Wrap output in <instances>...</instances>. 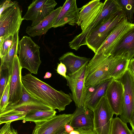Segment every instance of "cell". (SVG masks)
<instances>
[{
  "label": "cell",
  "instance_id": "6da1fadb",
  "mask_svg": "<svg viewBox=\"0 0 134 134\" xmlns=\"http://www.w3.org/2000/svg\"><path fill=\"white\" fill-rule=\"evenodd\" d=\"M22 84L32 96L59 112L64 111L72 102L69 94L57 91L31 73L22 76Z\"/></svg>",
  "mask_w": 134,
  "mask_h": 134
},
{
  "label": "cell",
  "instance_id": "7a4b0ae2",
  "mask_svg": "<svg viewBox=\"0 0 134 134\" xmlns=\"http://www.w3.org/2000/svg\"><path fill=\"white\" fill-rule=\"evenodd\" d=\"M126 17L120 10L114 14L106 21L93 30L86 40V45L96 54L114 29Z\"/></svg>",
  "mask_w": 134,
  "mask_h": 134
},
{
  "label": "cell",
  "instance_id": "3957f363",
  "mask_svg": "<svg viewBox=\"0 0 134 134\" xmlns=\"http://www.w3.org/2000/svg\"><path fill=\"white\" fill-rule=\"evenodd\" d=\"M18 51L19 62L22 68L28 70L31 73L37 74L41 63L40 59V47L30 37L24 36L19 42Z\"/></svg>",
  "mask_w": 134,
  "mask_h": 134
},
{
  "label": "cell",
  "instance_id": "277c9868",
  "mask_svg": "<svg viewBox=\"0 0 134 134\" xmlns=\"http://www.w3.org/2000/svg\"><path fill=\"white\" fill-rule=\"evenodd\" d=\"M111 55L96 53L87 65L85 84L86 88L111 78L108 71Z\"/></svg>",
  "mask_w": 134,
  "mask_h": 134
},
{
  "label": "cell",
  "instance_id": "5b68a950",
  "mask_svg": "<svg viewBox=\"0 0 134 134\" xmlns=\"http://www.w3.org/2000/svg\"><path fill=\"white\" fill-rule=\"evenodd\" d=\"M103 3L102 10L95 20L86 29L76 36L69 43L71 48L77 51L82 46L86 45V38L91 31L105 23L114 14L120 10L115 0H106Z\"/></svg>",
  "mask_w": 134,
  "mask_h": 134
},
{
  "label": "cell",
  "instance_id": "8992f818",
  "mask_svg": "<svg viewBox=\"0 0 134 134\" xmlns=\"http://www.w3.org/2000/svg\"><path fill=\"white\" fill-rule=\"evenodd\" d=\"M22 10L18 3L7 8L0 14V40L19 31L22 21Z\"/></svg>",
  "mask_w": 134,
  "mask_h": 134
},
{
  "label": "cell",
  "instance_id": "52a82bcc",
  "mask_svg": "<svg viewBox=\"0 0 134 134\" xmlns=\"http://www.w3.org/2000/svg\"><path fill=\"white\" fill-rule=\"evenodd\" d=\"M94 129L97 134H110L114 114L105 95L93 111Z\"/></svg>",
  "mask_w": 134,
  "mask_h": 134
},
{
  "label": "cell",
  "instance_id": "ba28073f",
  "mask_svg": "<svg viewBox=\"0 0 134 134\" xmlns=\"http://www.w3.org/2000/svg\"><path fill=\"white\" fill-rule=\"evenodd\" d=\"M88 64L83 65L74 73L66 75L67 85L71 91L69 95L76 107L84 105L86 90L85 82Z\"/></svg>",
  "mask_w": 134,
  "mask_h": 134
},
{
  "label": "cell",
  "instance_id": "9c48e42d",
  "mask_svg": "<svg viewBox=\"0 0 134 134\" xmlns=\"http://www.w3.org/2000/svg\"><path fill=\"white\" fill-rule=\"evenodd\" d=\"M123 85L124 101L121 114L119 116L126 123H129L134 112V78L127 69L116 79Z\"/></svg>",
  "mask_w": 134,
  "mask_h": 134
},
{
  "label": "cell",
  "instance_id": "30bf717a",
  "mask_svg": "<svg viewBox=\"0 0 134 134\" xmlns=\"http://www.w3.org/2000/svg\"><path fill=\"white\" fill-rule=\"evenodd\" d=\"M23 94L20 100L16 103L8 105L0 115L10 112L28 113L35 110H49L51 108L34 97L26 90L23 85Z\"/></svg>",
  "mask_w": 134,
  "mask_h": 134
},
{
  "label": "cell",
  "instance_id": "8fae6325",
  "mask_svg": "<svg viewBox=\"0 0 134 134\" xmlns=\"http://www.w3.org/2000/svg\"><path fill=\"white\" fill-rule=\"evenodd\" d=\"M57 4L54 0H33L23 19L32 21L31 27L36 26L54 10Z\"/></svg>",
  "mask_w": 134,
  "mask_h": 134
},
{
  "label": "cell",
  "instance_id": "7c38bea8",
  "mask_svg": "<svg viewBox=\"0 0 134 134\" xmlns=\"http://www.w3.org/2000/svg\"><path fill=\"white\" fill-rule=\"evenodd\" d=\"M72 114H64L53 116L44 121L35 123L32 134H57L70 123Z\"/></svg>",
  "mask_w": 134,
  "mask_h": 134
},
{
  "label": "cell",
  "instance_id": "4fadbf2b",
  "mask_svg": "<svg viewBox=\"0 0 134 134\" xmlns=\"http://www.w3.org/2000/svg\"><path fill=\"white\" fill-rule=\"evenodd\" d=\"M22 69L16 55L14 58L11 74L8 105L18 102L23 95Z\"/></svg>",
  "mask_w": 134,
  "mask_h": 134
},
{
  "label": "cell",
  "instance_id": "5bb4252c",
  "mask_svg": "<svg viewBox=\"0 0 134 134\" xmlns=\"http://www.w3.org/2000/svg\"><path fill=\"white\" fill-rule=\"evenodd\" d=\"M79 10L76 0H66L52 27L63 26L67 24L72 26L77 24L79 18Z\"/></svg>",
  "mask_w": 134,
  "mask_h": 134
},
{
  "label": "cell",
  "instance_id": "9a60e30c",
  "mask_svg": "<svg viewBox=\"0 0 134 134\" xmlns=\"http://www.w3.org/2000/svg\"><path fill=\"white\" fill-rule=\"evenodd\" d=\"M103 3L100 0H93L79 8V17L77 24L85 31L100 14Z\"/></svg>",
  "mask_w": 134,
  "mask_h": 134
},
{
  "label": "cell",
  "instance_id": "2e32d148",
  "mask_svg": "<svg viewBox=\"0 0 134 134\" xmlns=\"http://www.w3.org/2000/svg\"><path fill=\"white\" fill-rule=\"evenodd\" d=\"M105 96L110 106L116 116L122 113L124 101V89L119 81L114 79L109 86Z\"/></svg>",
  "mask_w": 134,
  "mask_h": 134
},
{
  "label": "cell",
  "instance_id": "e0dca14e",
  "mask_svg": "<svg viewBox=\"0 0 134 134\" xmlns=\"http://www.w3.org/2000/svg\"><path fill=\"white\" fill-rule=\"evenodd\" d=\"M134 26V24L128 21L126 18L115 28L107 38L96 53H101L106 56L110 54L114 47L123 35Z\"/></svg>",
  "mask_w": 134,
  "mask_h": 134
},
{
  "label": "cell",
  "instance_id": "ac0fdd59",
  "mask_svg": "<svg viewBox=\"0 0 134 134\" xmlns=\"http://www.w3.org/2000/svg\"><path fill=\"white\" fill-rule=\"evenodd\" d=\"M110 55L124 56L130 61L134 57V26L128 30L116 43Z\"/></svg>",
  "mask_w": 134,
  "mask_h": 134
},
{
  "label": "cell",
  "instance_id": "d6986e66",
  "mask_svg": "<svg viewBox=\"0 0 134 134\" xmlns=\"http://www.w3.org/2000/svg\"><path fill=\"white\" fill-rule=\"evenodd\" d=\"M114 79L111 78L86 88L84 106L93 111Z\"/></svg>",
  "mask_w": 134,
  "mask_h": 134
},
{
  "label": "cell",
  "instance_id": "ffe728a7",
  "mask_svg": "<svg viewBox=\"0 0 134 134\" xmlns=\"http://www.w3.org/2000/svg\"><path fill=\"white\" fill-rule=\"evenodd\" d=\"M69 124L74 129H93V111L84 105L76 107Z\"/></svg>",
  "mask_w": 134,
  "mask_h": 134
},
{
  "label": "cell",
  "instance_id": "44dd1931",
  "mask_svg": "<svg viewBox=\"0 0 134 134\" xmlns=\"http://www.w3.org/2000/svg\"><path fill=\"white\" fill-rule=\"evenodd\" d=\"M60 6L54 10L36 26L26 28V33L32 37L41 36L46 34L54 24L62 8Z\"/></svg>",
  "mask_w": 134,
  "mask_h": 134
},
{
  "label": "cell",
  "instance_id": "7402d4cb",
  "mask_svg": "<svg viewBox=\"0 0 134 134\" xmlns=\"http://www.w3.org/2000/svg\"><path fill=\"white\" fill-rule=\"evenodd\" d=\"M90 59L86 57L76 55L71 52L64 54L59 58L60 62L64 64L66 67V75L76 72L83 65L88 63Z\"/></svg>",
  "mask_w": 134,
  "mask_h": 134
},
{
  "label": "cell",
  "instance_id": "603a6c76",
  "mask_svg": "<svg viewBox=\"0 0 134 134\" xmlns=\"http://www.w3.org/2000/svg\"><path fill=\"white\" fill-rule=\"evenodd\" d=\"M129 61L126 57L123 56L114 57L111 55L108 67L110 77L114 79L120 77L127 69Z\"/></svg>",
  "mask_w": 134,
  "mask_h": 134
},
{
  "label": "cell",
  "instance_id": "cb8c5ba5",
  "mask_svg": "<svg viewBox=\"0 0 134 134\" xmlns=\"http://www.w3.org/2000/svg\"><path fill=\"white\" fill-rule=\"evenodd\" d=\"M57 112L54 109L46 111L33 110L27 113L23 120L35 123L45 121L56 115Z\"/></svg>",
  "mask_w": 134,
  "mask_h": 134
},
{
  "label": "cell",
  "instance_id": "d4e9b609",
  "mask_svg": "<svg viewBox=\"0 0 134 134\" xmlns=\"http://www.w3.org/2000/svg\"><path fill=\"white\" fill-rule=\"evenodd\" d=\"M19 39L16 40L8 53L1 58V65L8 68L11 73L14 58L18 53Z\"/></svg>",
  "mask_w": 134,
  "mask_h": 134
},
{
  "label": "cell",
  "instance_id": "484cf974",
  "mask_svg": "<svg viewBox=\"0 0 134 134\" xmlns=\"http://www.w3.org/2000/svg\"><path fill=\"white\" fill-rule=\"evenodd\" d=\"M120 9L123 12L128 21L131 23L133 21L134 0H115Z\"/></svg>",
  "mask_w": 134,
  "mask_h": 134
},
{
  "label": "cell",
  "instance_id": "4316f807",
  "mask_svg": "<svg viewBox=\"0 0 134 134\" xmlns=\"http://www.w3.org/2000/svg\"><path fill=\"white\" fill-rule=\"evenodd\" d=\"M110 134H134L128 128L126 123L116 116L113 119Z\"/></svg>",
  "mask_w": 134,
  "mask_h": 134
},
{
  "label": "cell",
  "instance_id": "83f0119b",
  "mask_svg": "<svg viewBox=\"0 0 134 134\" xmlns=\"http://www.w3.org/2000/svg\"><path fill=\"white\" fill-rule=\"evenodd\" d=\"M19 31L14 35H10L2 40H0V58L7 54L16 40L19 38Z\"/></svg>",
  "mask_w": 134,
  "mask_h": 134
},
{
  "label": "cell",
  "instance_id": "f1b7e54d",
  "mask_svg": "<svg viewBox=\"0 0 134 134\" xmlns=\"http://www.w3.org/2000/svg\"><path fill=\"white\" fill-rule=\"evenodd\" d=\"M26 115L24 113L10 112L0 115V124L23 120Z\"/></svg>",
  "mask_w": 134,
  "mask_h": 134
},
{
  "label": "cell",
  "instance_id": "f546056e",
  "mask_svg": "<svg viewBox=\"0 0 134 134\" xmlns=\"http://www.w3.org/2000/svg\"><path fill=\"white\" fill-rule=\"evenodd\" d=\"M11 72L8 68L0 66V99L10 78Z\"/></svg>",
  "mask_w": 134,
  "mask_h": 134
},
{
  "label": "cell",
  "instance_id": "4dcf8cb0",
  "mask_svg": "<svg viewBox=\"0 0 134 134\" xmlns=\"http://www.w3.org/2000/svg\"><path fill=\"white\" fill-rule=\"evenodd\" d=\"M10 79L4 90L0 100V113L3 112L8 105L9 97L10 81Z\"/></svg>",
  "mask_w": 134,
  "mask_h": 134
},
{
  "label": "cell",
  "instance_id": "1f68e13d",
  "mask_svg": "<svg viewBox=\"0 0 134 134\" xmlns=\"http://www.w3.org/2000/svg\"><path fill=\"white\" fill-rule=\"evenodd\" d=\"M18 2L16 1H12L10 0L4 1L0 6V14L6 9L9 7Z\"/></svg>",
  "mask_w": 134,
  "mask_h": 134
},
{
  "label": "cell",
  "instance_id": "d6a6232c",
  "mask_svg": "<svg viewBox=\"0 0 134 134\" xmlns=\"http://www.w3.org/2000/svg\"><path fill=\"white\" fill-rule=\"evenodd\" d=\"M57 71V72L65 79L66 78L67 69L65 65L61 62L58 64Z\"/></svg>",
  "mask_w": 134,
  "mask_h": 134
},
{
  "label": "cell",
  "instance_id": "836d02e7",
  "mask_svg": "<svg viewBox=\"0 0 134 134\" xmlns=\"http://www.w3.org/2000/svg\"><path fill=\"white\" fill-rule=\"evenodd\" d=\"M11 122L5 123L0 130V134H11Z\"/></svg>",
  "mask_w": 134,
  "mask_h": 134
},
{
  "label": "cell",
  "instance_id": "e575fe53",
  "mask_svg": "<svg viewBox=\"0 0 134 134\" xmlns=\"http://www.w3.org/2000/svg\"><path fill=\"white\" fill-rule=\"evenodd\" d=\"M80 133V134H97L93 129H75Z\"/></svg>",
  "mask_w": 134,
  "mask_h": 134
},
{
  "label": "cell",
  "instance_id": "d590c367",
  "mask_svg": "<svg viewBox=\"0 0 134 134\" xmlns=\"http://www.w3.org/2000/svg\"><path fill=\"white\" fill-rule=\"evenodd\" d=\"M127 69L134 78V59L133 58L129 61Z\"/></svg>",
  "mask_w": 134,
  "mask_h": 134
},
{
  "label": "cell",
  "instance_id": "8d00e7d4",
  "mask_svg": "<svg viewBox=\"0 0 134 134\" xmlns=\"http://www.w3.org/2000/svg\"><path fill=\"white\" fill-rule=\"evenodd\" d=\"M66 132L69 134L71 131L74 130V129L69 123L65 124L64 126Z\"/></svg>",
  "mask_w": 134,
  "mask_h": 134
},
{
  "label": "cell",
  "instance_id": "74e56055",
  "mask_svg": "<svg viewBox=\"0 0 134 134\" xmlns=\"http://www.w3.org/2000/svg\"><path fill=\"white\" fill-rule=\"evenodd\" d=\"M129 123L132 128V131L134 134V112L130 121Z\"/></svg>",
  "mask_w": 134,
  "mask_h": 134
},
{
  "label": "cell",
  "instance_id": "f35d334b",
  "mask_svg": "<svg viewBox=\"0 0 134 134\" xmlns=\"http://www.w3.org/2000/svg\"><path fill=\"white\" fill-rule=\"evenodd\" d=\"M52 75V74L51 73L49 72H47L46 73L43 78L44 79L49 78L51 77Z\"/></svg>",
  "mask_w": 134,
  "mask_h": 134
},
{
  "label": "cell",
  "instance_id": "ab89813d",
  "mask_svg": "<svg viewBox=\"0 0 134 134\" xmlns=\"http://www.w3.org/2000/svg\"><path fill=\"white\" fill-rule=\"evenodd\" d=\"M57 134H68L65 131L64 127Z\"/></svg>",
  "mask_w": 134,
  "mask_h": 134
},
{
  "label": "cell",
  "instance_id": "60d3db41",
  "mask_svg": "<svg viewBox=\"0 0 134 134\" xmlns=\"http://www.w3.org/2000/svg\"><path fill=\"white\" fill-rule=\"evenodd\" d=\"M69 134H80V132L76 129L70 132Z\"/></svg>",
  "mask_w": 134,
  "mask_h": 134
},
{
  "label": "cell",
  "instance_id": "b9f144b4",
  "mask_svg": "<svg viewBox=\"0 0 134 134\" xmlns=\"http://www.w3.org/2000/svg\"><path fill=\"white\" fill-rule=\"evenodd\" d=\"M11 129V134H18L17 130L15 129L13 127Z\"/></svg>",
  "mask_w": 134,
  "mask_h": 134
},
{
  "label": "cell",
  "instance_id": "7bdbcfd3",
  "mask_svg": "<svg viewBox=\"0 0 134 134\" xmlns=\"http://www.w3.org/2000/svg\"><path fill=\"white\" fill-rule=\"evenodd\" d=\"M134 59V58H133Z\"/></svg>",
  "mask_w": 134,
  "mask_h": 134
}]
</instances>
